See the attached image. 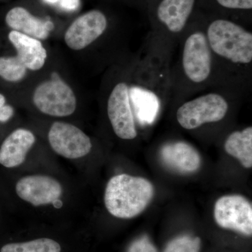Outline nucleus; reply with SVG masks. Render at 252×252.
<instances>
[{
  "label": "nucleus",
  "mask_w": 252,
  "mask_h": 252,
  "mask_svg": "<svg viewBox=\"0 0 252 252\" xmlns=\"http://www.w3.org/2000/svg\"><path fill=\"white\" fill-rule=\"evenodd\" d=\"M61 247L57 242L49 238H39L26 243L5 245L0 252H61Z\"/></svg>",
  "instance_id": "f3484780"
},
{
  "label": "nucleus",
  "mask_w": 252,
  "mask_h": 252,
  "mask_svg": "<svg viewBox=\"0 0 252 252\" xmlns=\"http://www.w3.org/2000/svg\"><path fill=\"white\" fill-rule=\"evenodd\" d=\"M211 49L217 80L223 72L231 81L235 74L243 75L251 72L252 64V33L243 26L225 19L212 21L205 31Z\"/></svg>",
  "instance_id": "f257e3e1"
},
{
  "label": "nucleus",
  "mask_w": 252,
  "mask_h": 252,
  "mask_svg": "<svg viewBox=\"0 0 252 252\" xmlns=\"http://www.w3.org/2000/svg\"><path fill=\"white\" fill-rule=\"evenodd\" d=\"M35 142L31 131L19 128L10 134L0 148V164L11 168L19 166L26 160V156Z\"/></svg>",
  "instance_id": "f8f14e48"
},
{
  "label": "nucleus",
  "mask_w": 252,
  "mask_h": 252,
  "mask_svg": "<svg viewBox=\"0 0 252 252\" xmlns=\"http://www.w3.org/2000/svg\"><path fill=\"white\" fill-rule=\"evenodd\" d=\"M54 207L56 208L60 209L63 206V202L61 201V199L59 198L57 200H55L54 203H52Z\"/></svg>",
  "instance_id": "b1692460"
},
{
  "label": "nucleus",
  "mask_w": 252,
  "mask_h": 252,
  "mask_svg": "<svg viewBox=\"0 0 252 252\" xmlns=\"http://www.w3.org/2000/svg\"><path fill=\"white\" fill-rule=\"evenodd\" d=\"M5 21L13 31L39 40L47 39L50 32L54 28V23L51 21L36 18L27 9L20 6L10 10Z\"/></svg>",
  "instance_id": "4468645a"
},
{
  "label": "nucleus",
  "mask_w": 252,
  "mask_h": 252,
  "mask_svg": "<svg viewBox=\"0 0 252 252\" xmlns=\"http://www.w3.org/2000/svg\"><path fill=\"white\" fill-rule=\"evenodd\" d=\"M214 216L217 224L242 234H252V203L240 195H228L217 200Z\"/></svg>",
  "instance_id": "423d86ee"
},
{
  "label": "nucleus",
  "mask_w": 252,
  "mask_h": 252,
  "mask_svg": "<svg viewBox=\"0 0 252 252\" xmlns=\"http://www.w3.org/2000/svg\"><path fill=\"white\" fill-rule=\"evenodd\" d=\"M195 1L162 0L158 6V19L170 34H180L193 12Z\"/></svg>",
  "instance_id": "ddd939ff"
},
{
  "label": "nucleus",
  "mask_w": 252,
  "mask_h": 252,
  "mask_svg": "<svg viewBox=\"0 0 252 252\" xmlns=\"http://www.w3.org/2000/svg\"><path fill=\"white\" fill-rule=\"evenodd\" d=\"M107 109L109 122L117 137L126 140L137 137L135 119L120 82L115 84L109 94Z\"/></svg>",
  "instance_id": "1a4fd4ad"
},
{
  "label": "nucleus",
  "mask_w": 252,
  "mask_h": 252,
  "mask_svg": "<svg viewBox=\"0 0 252 252\" xmlns=\"http://www.w3.org/2000/svg\"><path fill=\"white\" fill-rule=\"evenodd\" d=\"M200 239L185 235L177 237L167 244L164 252H199Z\"/></svg>",
  "instance_id": "6ab92c4d"
},
{
  "label": "nucleus",
  "mask_w": 252,
  "mask_h": 252,
  "mask_svg": "<svg viewBox=\"0 0 252 252\" xmlns=\"http://www.w3.org/2000/svg\"><path fill=\"white\" fill-rule=\"evenodd\" d=\"M16 190L19 198L34 206L52 204L63 193L58 181L44 175L23 177L16 184Z\"/></svg>",
  "instance_id": "9d476101"
},
{
  "label": "nucleus",
  "mask_w": 252,
  "mask_h": 252,
  "mask_svg": "<svg viewBox=\"0 0 252 252\" xmlns=\"http://www.w3.org/2000/svg\"><path fill=\"white\" fill-rule=\"evenodd\" d=\"M127 252H158V250L148 237L144 236L132 242Z\"/></svg>",
  "instance_id": "aec40b11"
},
{
  "label": "nucleus",
  "mask_w": 252,
  "mask_h": 252,
  "mask_svg": "<svg viewBox=\"0 0 252 252\" xmlns=\"http://www.w3.org/2000/svg\"><path fill=\"white\" fill-rule=\"evenodd\" d=\"M179 81L185 91H195L210 86L216 69L205 32L194 31L182 39L178 61Z\"/></svg>",
  "instance_id": "f03ea898"
},
{
  "label": "nucleus",
  "mask_w": 252,
  "mask_h": 252,
  "mask_svg": "<svg viewBox=\"0 0 252 252\" xmlns=\"http://www.w3.org/2000/svg\"><path fill=\"white\" fill-rule=\"evenodd\" d=\"M224 149L227 154L236 158L243 167H252V127L234 131L225 140Z\"/></svg>",
  "instance_id": "dca6fc26"
},
{
  "label": "nucleus",
  "mask_w": 252,
  "mask_h": 252,
  "mask_svg": "<svg viewBox=\"0 0 252 252\" xmlns=\"http://www.w3.org/2000/svg\"><path fill=\"white\" fill-rule=\"evenodd\" d=\"M218 4L230 9L249 10L252 9V0H217Z\"/></svg>",
  "instance_id": "412c9836"
},
{
  "label": "nucleus",
  "mask_w": 252,
  "mask_h": 252,
  "mask_svg": "<svg viewBox=\"0 0 252 252\" xmlns=\"http://www.w3.org/2000/svg\"><path fill=\"white\" fill-rule=\"evenodd\" d=\"M27 72L18 56L15 57H0V77L10 82H17L22 80Z\"/></svg>",
  "instance_id": "a211bd4d"
},
{
  "label": "nucleus",
  "mask_w": 252,
  "mask_h": 252,
  "mask_svg": "<svg viewBox=\"0 0 252 252\" xmlns=\"http://www.w3.org/2000/svg\"><path fill=\"white\" fill-rule=\"evenodd\" d=\"M228 94L223 89H215L185 101L176 112L177 122L184 129L191 130L220 122L229 111Z\"/></svg>",
  "instance_id": "20e7f679"
},
{
  "label": "nucleus",
  "mask_w": 252,
  "mask_h": 252,
  "mask_svg": "<svg viewBox=\"0 0 252 252\" xmlns=\"http://www.w3.org/2000/svg\"><path fill=\"white\" fill-rule=\"evenodd\" d=\"M154 193V186L147 179L122 174L109 181L104 193V204L113 216L132 219L147 208Z\"/></svg>",
  "instance_id": "7ed1b4c3"
},
{
  "label": "nucleus",
  "mask_w": 252,
  "mask_h": 252,
  "mask_svg": "<svg viewBox=\"0 0 252 252\" xmlns=\"http://www.w3.org/2000/svg\"><path fill=\"white\" fill-rule=\"evenodd\" d=\"M33 102L41 113L52 117L72 115L77 107L72 89L57 78L39 84L33 94Z\"/></svg>",
  "instance_id": "39448f33"
},
{
  "label": "nucleus",
  "mask_w": 252,
  "mask_h": 252,
  "mask_svg": "<svg viewBox=\"0 0 252 252\" xmlns=\"http://www.w3.org/2000/svg\"><path fill=\"white\" fill-rule=\"evenodd\" d=\"M159 154L165 166L178 173H194L198 171L201 164L197 149L185 141H172L164 144Z\"/></svg>",
  "instance_id": "9b49d317"
},
{
  "label": "nucleus",
  "mask_w": 252,
  "mask_h": 252,
  "mask_svg": "<svg viewBox=\"0 0 252 252\" xmlns=\"http://www.w3.org/2000/svg\"><path fill=\"white\" fill-rule=\"evenodd\" d=\"M9 39L17 51L18 59L27 69L37 71L44 67L47 52L40 40L14 31L10 32Z\"/></svg>",
  "instance_id": "2eb2a0df"
},
{
  "label": "nucleus",
  "mask_w": 252,
  "mask_h": 252,
  "mask_svg": "<svg viewBox=\"0 0 252 252\" xmlns=\"http://www.w3.org/2000/svg\"><path fill=\"white\" fill-rule=\"evenodd\" d=\"M6 99L0 94V122H6L14 115V109L11 106L5 104Z\"/></svg>",
  "instance_id": "5701e85b"
},
{
  "label": "nucleus",
  "mask_w": 252,
  "mask_h": 252,
  "mask_svg": "<svg viewBox=\"0 0 252 252\" xmlns=\"http://www.w3.org/2000/svg\"><path fill=\"white\" fill-rule=\"evenodd\" d=\"M107 28V20L103 13L93 10L70 25L64 34V41L71 49L79 51L98 39Z\"/></svg>",
  "instance_id": "6e6552de"
},
{
  "label": "nucleus",
  "mask_w": 252,
  "mask_h": 252,
  "mask_svg": "<svg viewBox=\"0 0 252 252\" xmlns=\"http://www.w3.org/2000/svg\"><path fill=\"white\" fill-rule=\"evenodd\" d=\"M50 145L61 157L77 159L90 153L92 143L81 129L65 122H55L49 132Z\"/></svg>",
  "instance_id": "0eeeda50"
},
{
  "label": "nucleus",
  "mask_w": 252,
  "mask_h": 252,
  "mask_svg": "<svg viewBox=\"0 0 252 252\" xmlns=\"http://www.w3.org/2000/svg\"><path fill=\"white\" fill-rule=\"evenodd\" d=\"M47 4L54 5L67 11H73L78 9L80 0H43Z\"/></svg>",
  "instance_id": "4be33fe9"
}]
</instances>
